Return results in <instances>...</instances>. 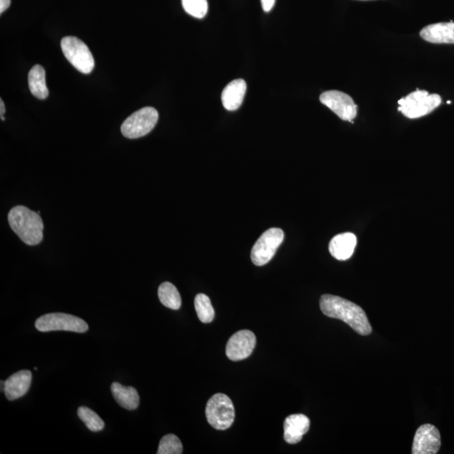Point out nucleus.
I'll use <instances>...</instances> for the list:
<instances>
[{
    "label": "nucleus",
    "instance_id": "obj_1",
    "mask_svg": "<svg viewBox=\"0 0 454 454\" xmlns=\"http://www.w3.org/2000/svg\"><path fill=\"white\" fill-rule=\"evenodd\" d=\"M320 307L324 315L343 320L359 335L367 336L372 332L365 311L349 300L339 296L324 295L320 298Z\"/></svg>",
    "mask_w": 454,
    "mask_h": 454
},
{
    "label": "nucleus",
    "instance_id": "obj_2",
    "mask_svg": "<svg viewBox=\"0 0 454 454\" xmlns=\"http://www.w3.org/2000/svg\"><path fill=\"white\" fill-rule=\"evenodd\" d=\"M8 221L11 229L24 244L35 246L42 241L44 225L38 212L26 206H15L8 215Z\"/></svg>",
    "mask_w": 454,
    "mask_h": 454
},
{
    "label": "nucleus",
    "instance_id": "obj_3",
    "mask_svg": "<svg viewBox=\"0 0 454 454\" xmlns=\"http://www.w3.org/2000/svg\"><path fill=\"white\" fill-rule=\"evenodd\" d=\"M441 103L440 96L436 93L430 95L426 90L417 89L398 101V104L400 105L398 111L407 118L417 119L429 115L439 107Z\"/></svg>",
    "mask_w": 454,
    "mask_h": 454
},
{
    "label": "nucleus",
    "instance_id": "obj_4",
    "mask_svg": "<svg viewBox=\"0 0 454 454\" xmlns=\"http://www.w3.org/2000/svg\"><path fill=\"white\" fill-rule=\"evenodd\" d=\"M206 416L213 428L219 430L230 428L235 420V408L232 400L224 394H215L207 402Z\"/></svg>",
    "mask_w": 454,
    "mask_h": 454
},
{
    "label": "nucleus",
    "instance_id": "obj_5",
    "mask_svg": "<svg viewBox=\"0 0 454 454\" xmlns=\"http://www.w3.org/2000/svg\"><path fill=\"white\" fill-rule=\"evenodd\" d=\"M158 117V112L154 108L140 109L124 121L120 127L121 133L129 139L143 138L154 130Z\"/></svg>",
    "mask_w": 454,
    "mask_h": 454
},
{
    "label": "nucleus",
    "instance_id": "obj_6",
    "mask_svg": "<svg viewBox=\"0 0 454 454\" xmlns=\"http://www.w3.org/2000/svg\"><path fill=\"white\" fill-rule=\"evenodd\" d=\"M62 53L78 71L89 74L95 69V60L88 46L75 37H66L61 42Z\"/></svg>",
    "mask_w": 454,
    "mask_h": 454
},
{
    "label": "nucleus",
    "instance_id": "obj_7",
    "mask_svg": "<svg viewBox=\"0 0 454 454\" xmlns=\"http://www.w3.org/2000/svg\"><path fill=\"white\" fill-rule=\"evenodd\" d=\"M39 332L66 331L84 334L88 331V324L80 317L65 313H50L39 317L35 323Z\"/></svg>",
    "mask_w": 454,
    "mask_h": 454
},
{
    "label": "nucleus",
    "instance_id": "obj_8",
    "mask_svg": "<svg viewBox=\"0 0 454 454\" xmlns=\"http://www.w3.org/2000/svg\"><path fill=\"white\" fill-rule=\"evenodd\" d=\"M284 234L280 228H270L258 238L251 252V260L256 266L267 264L283 242Z\"/></svg>",
    "mask_w": 454,
    "mask_h": 454
},
{
    "label": "nucleus",
    "instance_id": "obj_9",
    "mask_svg": "<svg viewBox=\"0 0 454 454\" xmlns=\"http://www.w3.org/2000/svg\"><path fill=\"white\" fill-rule=\"evenodd\" d=\"M320 101L334 112L340 120L353 123L357 116L358 107L352 97L338 90H329L322 93Z\"/></svg>",
    "mask_w": 454,
    "mask_h": 454
},
{
    "label": "nucleus",
    "instance_id": "obj_10",
    "mask_svg": "<svg viewBox=\"0 0 454 454\" xmlns=\"http://www.w3.org/2000/svg\"><path fill=\"white\" fill-rule=\"evenodd\" d=\"M257 343L256 336L249 330H242L230 336L226 347L227 358L240 361L252 354Z\"/></svg>",
    "mask_w": 454,
    "mask_h": 454
},
{
    "label": "nucleus",
    "instance_id": "obj_11",
    "mask_svg": "<svg viewBox=\"0 0 454 454\" xmlns=\"http://www.w3.org/2000/svg\"><path fill=\"white\" fill-rule=\"evenodd\" d=\"M441 447L439 430L432 424L420 426L415 434L413 454H436Z\"/></svg>",
    "mask_w": 454,
    "mask_h": 454
},
{
    "label": "nucleus",
    "instance_id": "obj_12",
    "mask_svg": "<svg viewBox=\"0 0 454 454\" xmlns=\"http://www.w3.org/2000/svg\"><path fill=\"white\" fill-rule=\"evenodd\" d=\"M310 419L303 414H293L285 419L284 438L289 444H298L310 429Z\"/></svg>",
    "mask_w": 454,
    "mask_h": 454
},
{
    "label": "nucleus",
    "instance_id": "obj_13",
    "mask_svg": "<svg viewBox=\"0 0 454 454\" xmlns=\"http://www.w3.org/2000/svg\"><path fill=\"white\" fill-rule=\"evenodd\" d=\"M33 379V374L30 370H21L5 381L6 397L9 401H15L17 399L24 397L29 390Z\"/></svg>",
    "mask_w": 454,
    "mask_h": 454
},
{
    "label": "nucleus",
    "instance_id": "obj_14",
    "mask_svg": "<svg viewBox=\"0 0 454 454\" xmlns=\"http://www.w3.org/2000/svg\"><path fill=\"white\" fill-rule=\"evenodd\" d=\"M420 36L424 40L437 44H454V22H441L422 29Z\"/></svg>",
    "mask_w": 454,
    "mask_h": 454
},
{
    "label": "nucleus",
    "instance_id": "obj_15",
    "mask_svg": "<svg viewBox=\"0 0 454 454\" xmlns=\"http://www.w3.org/2000/svg\"><path fill=\"white\" fill-rule=\"evenodd\" d=\"M357 246V237L354 233H345L332 238L329 251L336 260L345 261L353 256Z\"/></svg>",
    "mask_w": 454,
    "mask_h": 454
},
{
    "label": "nucleus",
    "instance_id": "obj_16",
    "mask_svg": "<svg viewBox=\"0 0 454 454\" xmlns=\"http://www.w3.org/2000/svg\"><path fill=\"white\" fill-rule=\"evenodd\" d=\"M246 92V84L244 80L230 82L222 92L223 107L229 111H237L244 102Z\"/></svg>",
    "mask_w": 454,
    "mask_h": 454
},
{
    "label": "nucleus",
    "instance_id": "obj_17",
    "mask_svg": "<svg viewBox=\"0 0 454 454\" xmlns=\"http://www.w3.org/2000/svg\"><path fill=\"white\" fill-rule=\"evenodd\" d=\"M111 392L117 403L123 408L133 410L139 406L140 397L134 387L123 386L119 383H113Z\"/></svg>",
    "mask_w": 454,
    "mask_h": 454
},
{
    "label": "nucleus",
    "instance_id": "obj_18",
    "mask_svg": "<svg viewBox=\"0 0 454 454\" xmlns=\"http://www.w3.org/2000/svg\"><path fill=\"white\" fill-rule=\"evenodd\" d=\"M29 89L37 99L45 100L49 95L46 84L45 69L41 65L34 66L28 75Z\"/></svg>",
    "mask_w": 454,
    "mask_h": 454
},
{
    "label": "nucleus",
    "instance_id": "obj_19",
    "mask_svg": "<svg viewBox=\"0 0 454 454\" xmlns=\"http://www.w3.org/2000/svg\"><path fill=\"white\" fill-rule=\"evenodd\" d=\"M158 297L161 303L172 310L181 307L182 300L177 288L170 282H164L158 288Z\"/></svg>",
    "mask_w": 454,
    "mask_h": 454
},
{
    "label": "nucleus",
    "instance_id": "obj_20",
    "mask_svg": "<svg viewBox=\"0 0 454 454\" xmlns=\"http://www.w3.org/2000/svg\"><path fill=\"white\" fill-rule=\"evenodd\" d=\"M194 308L198 318L203 323H210L215 318V311L211 301L205 293H199L195 296Z\"/></svg>",
    "mask_w": 454,
    "mask_h": 454
},
{
    "label": "nucleus",
    "instance_id": "obj_21",
    "mask_svg": "<svg viewBox=\"0 0 454 454\" xmlns=\"http://www.w3.org/2000/svg\"><path fill=\"white\" fill-rule=\"evenodd\" d=\"M78 416L91 432H100L105 428V421L88 407L80 406L78 409Z\"/></svg>",
    "mask_w": 454,
    "mask_h": 454
},
{
    "label": "nucleus",
    "instance_id": "obj_22",
    "mask_svg": "<svg viewBox=\"0 0 454 454\" xmlns=\"http://www.w3.org/2000/svg\"><path fill=\"white\" fill-rule=\"evenodd\" d=\"M182 453V442L174 434H168L160 441L158 454H181Z\"/></svg>",
    "mask_w": 454,
    "mask_h": 454
},
{
    "label": "nucleus",
    "instance_id": "obj_23",
    "mask_svg": "<svg viewBox=\"0 0 454 454\" xmlns=\"http://www.w3.org/2000/svg\"><path fill=\"white\" fill-rule=\"evenodd\" d=\"M182 6L185 12L194 18L202 19L208 12L207 0H182Z\"/></svg>",
    "mask_w": 454,
    "mask_h": 454
},
{
    "label": "nucleus",
    "instance_id": "obj_24",
    "mask_svg": "<svg viewBox=\"0 0 454 454\" xmlns=\"http://www.w3.org/2000/svg\"><path fill=\"white\" fill-rule=\"evenodd\" d=\"M261 3L265 12H269L275 6V0H261Z\"/></svg>",
    "mask_w": 454,
    "mask_h": 454
},
{
    "label": "nucleus",
    "instance_id": "obj_25",
    "mask_svg": "<svg viewBox=\"0 0 454 454\" xmlns=\"http://www.w3.org/2000/svg\"><path fill=\"white\" fill-rule=\"evenodd\" d=\"M11 0H0V13L3 14L10 6Z\"/></svg>",
    "mask_w": 454,
    "mask_h": 454
},
{
    "label": "nucleus",
    "instance_id": "obj_26",
    "mask_svg": "<svg viewBox=\"0 0 454 454\" xmlns=\"http://www.w3.org/2000/svg\"><path fill=\"white\" fill-rule=\"evenodd\" d=\"M6 113V107L5 103H3V100H0V116H1V120H5V117H3V113Z\"/></svg>",
    "mask_w": 454,
    "mask_h": 454
},
{
    "label": "nucleus",
    "instance_id": "obj_27",
    "mask_svg": "<svg viewBox=\"0 0 454 454\" xmlns=\"http://www.w3.org/2000/svg\"><path fill=\"white\" fill-rule=\"evenodd\" d=\"M447 104H448V105H449V104H452V101L448 100V101L447 102Z\"/></svg>",
    "mask_w": 454,
    "mask_h": 454
}]
</instances>
